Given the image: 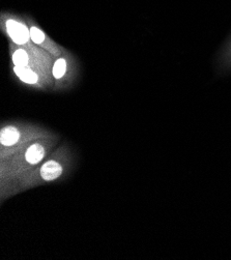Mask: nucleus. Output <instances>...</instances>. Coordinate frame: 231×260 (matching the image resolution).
<instances>
[{
	"mask_svg": "<svg viewBox=\"0 0 231 260\" xmlns=\"http://www.w3.org/2000/svg\"><path fill=\"white\" fill-rule=\"evenodd\" d=\"M23 15L25 17V20L27 22L29 32H30V39L32 43L39 46L40 48H42L43 50L47 51L48 53L52 55L54 58L59 57L64 52L65 48L51 39L31 15H27V14H23Z\"/></svg>",
	"mask_w": 231,
	"mask_h": 260,
	"instance_id": "obj_8",
	"label": "nucleus"
},
{
	"mask_svg": "<svg viewBox=\"0 0 231 260\" xmlns=\"http://www.w3.org/2000/svg\"><path fill=\"white\" fill-rule=\"evenodd\" d=\"M0 30L9 42L15 45H34L24 15H19L10 11H3L0 13Z\"/></svg>",
	"mask_w": 231,
	"mask_h": 260,
	"instance_id": "obj_6",
	"label": "nucleus"
},
{
	"mask_svg": "<svg viewBox=\"0 0 231 260\" xmlns=\"http://www.w3.org/2000/svg\"><path fill=\"white\" fill-rule=\"evenodd\" d=\"M11 73L14 80L20 85L39 91H51L54 85V79L37 70L20 68L11 64Z\"/></svg>",
	"mask_w": 231,
	"mask_h": 260,
	"instance_id": "obj_7",
	"label": "nucleus"
},
{
	"mask_svg": "<svg viewBox=\"0 0 231 260\" xmlns=\"http://www.w3.org/2000/svg\"><path fill=\"white\" fill-rule=\"evenodd\" d=\"M76 166L75 151L69 143H60L36 169L18 181L12 191V197L38 187L61 184L73 173Z\"/></svg>",
	"mask_w": 231,
	"mask_h": 260,
	"instance_id": "obj_2",
	"label": "nucleus"
},
{
	"mask_svg": "<svg viewBox=\"0 0 231 260\" xmlns=\"http://www.w3.org/2000/svg\"><path fill=\"white\" fill-rule=\"evenodd\" d=\"M218 68L221 72L231 71V37L220 51L218 56Z\"/></svg>",
	"mask_w": 231,
	"mask_h": 260,
	"instance_id": "obj_9",
	"label": "nucleus"
},
{
	"mask_svg": "<svg viewBox=\"0 0 231 260\" xmlns=\"http://www.w3.org/2000/svg\"><path fill=\"white\" fill-rule=\"evenodd\" d=\"M9 53L11 64L34 69L53 78L52 68L55 58L39 46H18L9 42Z\"/></svg>",
	"mask_w": 231,
	"mask_h": 260,
	"instance_id": "obj_4",
	"label": "nucleus"
},
{
	"mask_svg": "<svg viewBox=\"0 0 231 260\" xmlns=\"http://www.w3.org/2000/svg\"><path fill=\"white\" fill-rule=\"evenodd\" d=\"M80 62L77 56L65 49L63 53L54 59L52 76L54 85L52 92L62 93L71 91L78 84L80 79Z\"/></svg>",
	"mask_w": 231,
	"mask_h": 260,
	"instance_id": "obj_5",
	"label": "nucleus"
},
{
	"mask_svg": "<svg viewBox=\"0 0 231 260\" xmlns=\"http://www.w3.org/2000/svg\"><path fill=\"white\" fill-rule=\"evenodd\" d=\"M61 137L37 140L8 160L0 161V202L12 198L18 181L36 169L60 144Z\"/></svg>",
	"mask_w": 231,
	"mask_h": 260,
	"instance_id": "obj_1",
	"label": "nucleus"
},
{
	"mask_svg": "<svg viewBox=\"0 0 231 260\" xmlns=\"http://www.w3.org/2000/svg\"><path fill=\"white\" fill-rule=\"evenodd\" d=\"M60 136L40 123L26 120H7L0 126V161L13 157L30 143Z\"/></svg>",
	"mask_w": 231,
	"mask_h": 260,
	"instance_id": "obj_3",
	"label": "nucleus"
}]
</instances>
